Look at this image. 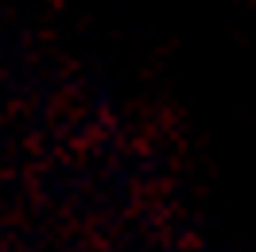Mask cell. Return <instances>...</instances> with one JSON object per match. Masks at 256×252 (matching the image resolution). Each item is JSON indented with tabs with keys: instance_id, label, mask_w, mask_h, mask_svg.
I'll return each mask as SVG.
<instances>
[]
</instances>
